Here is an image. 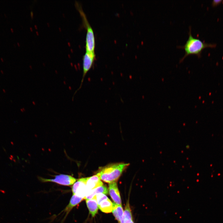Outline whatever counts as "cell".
<instances>
[{
	"mask_svg": "<svg viewBox=\"0 0 223 223\" xmlns=\"http://www.w3.org/2000/svg\"><path fill=\"white\" fill-rule=\"evenodd\" d=\"M83 21V25L87 30L85 48L86 52H95V41L93 30L89 23L86 15L81 8L77 3L76 5Z\"/></svg>",
	"mask_w": 223,
	"mask_h": 223,
	"instance_id": "obj_3",
	"label": "cell"
},
{
	"mask_svg": "<svg viewBox=\"0 0 223 223\" xmlns=\"http://www.w3.org/2000/svg\"><path fill=\"white\" fill-rule=\"evenodd\" d=\"M222 2V1H214L212 2V5L213 6H216L218 5L221 4Z\"/></svg>",
	"mask_w": 223,
	"mask_h": 223,
	"instance_id": "obj_16",
	"label": "cell"
},
{
	"mask_svg": "<svg viewBox=\"0 0 223 223\" xmlns=\"http://www.w3.org/2000/svg\"><path fill=\"white\" fill-rule=\"evenodd\" d=\"M95 196L98 205H99L102 202L108 198L106 195L102 193L98 194Z\"/></svg>",
	"mask_w": 223,
	"mask_h": 223,
	"instance_id": "obj_15",
	"label": "cell"
},
{
	"mask_svg": "<svg viewBox=\"0 0 223 223\" xmlns=\"http://www.w3.org/2000/svg\"><path fill=\"white\" fill-rule=\"evenodd\" d=\"M55 176L54 179H46L40 177L38 179L43 183L53 182L65 186L73 185L77 180L72 176L68 175L60 174Z\"/></svg>",
	"mask_w": 223,
	"mask_h": 223,
	"instance_id": "obj_5",
	"label": "cell"
},
{
	"mask_svg": "<svg viewBox=\"0 0 223 223\" xmlns=\"http://www.w3.org/2000/svg\"><path fill=\"white\" fill-rule=\"evenodd\" d=\"M98 207L102 212L106 213H110L113 209V203L108 198L102 202L98 205Z\"/></svg>",
	"mask_w": 223,
	"mask_h": 223,
	"instance_id": "obj_12",
	"label": "cell"
},
{
	"mask_svg": "<svg viewBox=\"0 0 223 223\" xmlns=\"http://www.w3.org/2000/svg\"><path fill=\"white\" fill-rule=\"evenodd\" d=\"M132 221L131 211L128 201L125 207L123 216L120 223H131Z\"/></svg>",
	"mask_w": 223,
	"mask_h": 223,
	"instance_id": "obj_14",
	"label": "cell"
},
{
	"mask_svg": "<svg viewBox=\"0 0 223 223\" xmlns=\"http://www.w3.org/2000/svg\"><path fill=\"white\" fill-rule=\"evenodd\" d=\"M131 223H134L133 222V221H132Z\"/></svg>",
	"mask_w": 223,
	"mask_h": 223,
	"instance_id": "obj_23",
	"label": "cell"
},
{
	"mask_svg": "<svg viewBox=\"0 0 223 223\" xmlns=\"http://www.w3.org/2000/svg\"><path fill=\"white\" fill-rule=\"evenodd\" d=\"M108 191L107 187L104 185H103L94 190L88 191L84 199H86V200L91 199L97 194L99 193L107 195Z\"/></svg>",
	"mask_w": 223,
	"mask_h": 223,
	"instance_id": "obj_10",
	"label": "cell"
},
{
	"mask_svg": "<svg viewBox=\"0 0 223 223\" xmlns=\"http://www.w3.org/2000/svg\"><path fill=\"white\" fill-rule=\"evenodd\" d=\"M3 91L4 93H6V91L5 89H3Z\"/></svg>",
	"mask_w": 223,
	"mask_h": 223,
	"instance_id": "obj_18",
	"label": "cell"
},
{
	"mask_svg": "<svg viewBox=\"0 0 223 223\" xmlns=\"http://www.w3.org/2000/svg\"><path fill=\"white\" fill-rule=\"evenodd\" d=\"M2 59V62H4V61H3V59H2H2Z\"/></svg>",
	"mask_w": 223,
	"mask_h": 223,
	"instance_id": "obj_22",
	"label": "cell"
},
{
	"mask_svg": "<svg viewBox=\"0 0 223 223\" xmlns=\"http://www.w3.org/2000/svg\"><path fill=\"white\" fill-rule=\"evenodd\" d=\"M1 72L2 74L3 75L4 74V72L2 70H1Z\"/></svg>",
	"mask_w": 223,
	"mask_h": 223,
	"instance_id": "obj_19",
	"label": "cell"
},
{
	"mask_svg": "<svg viewBox=\"0 0 223 223\" xmlns=\"http://www.w3.org/2000/svg\"><path fill=\"white\" fill-rule=\"evenodd\" d=\"M129 164L118 163L110 164L100 168L96 175L101 180L107 183L116 182Z\"/></svg>",
	"mask_w": 223,
	"mask_h": 223,
	"instance_id": "obj_1",
	"label": "cell"
},
{
	"mask_svg": "<svg viewBox=\"0 0 223 223\" xmlns=\"http://www.w3.org/2000/svg\"><path fill=\"white\" fill-rule=\"evenodd\" d=\"M83 198L78 197L75 195H73L69 204L63 211L66 213L65 217L70 212L72 209L79 204L81 201L84 200Z\"/></svg>",
	"mask_w": 223,
	"mask_h": 223,
	"instance_id": "obj_9",
	"label": "cell"
},
{
	"mask_svg": "<svg viewBox=\"0 0 223 223\" xmlns=\"http://www.w3.org/2000/svg\"><path fill=\"white\" fill-rule=\"evenodd\" d=\"M95 57L96 55L95 52L91 53L86 52L83 58V73L81 83L79 88L74 93L73 97L77 92L81 89L86 76L91 68L94 62Z\"/></svg>",
	"mask_w": 223,
	"mask_h": 223,
	"instance_id": "obj_4",
	"label": "cell"
},
{
	"mask_svg": "<svg viewBox=\"0 0 223 223\" xmlns=\"http://www.w3.org/2000/svg\"><path fill=\"white\" fill-rule=\"evenodd\" d=\"M112 212L116 220L120 223L122 219L124 213L121 205H118L115 203H113V209Z\"/></svg>",
	"mask_w": 223,
	"mask_h": 223,
	"instance_id": "obj_13",
	"label": "cell"
},
{
	"mask_svg": "<svg viewBox=\"0 0 223 223\" xmlns=\"http://www.w3.org/2000/svg\"><path fill=\"white\" fill-rule=\"evenodd\" d=\"M88 177L77 180L72 187L73 195L85 199L88 190L86 183Z\"/></svg>",
	"mask_w": 223,
	"mask_h": 223,
	"instance_id": "obj_6",
	"label": "cell"
},
{
	"mask_svg": "<svg viewBox=\"0 0 223 223\" xmlns=\"http://www.w3.org/2000/svg\"><path fill=\"white\" fill-rule=\"evenodd\" d=\"M216 46V45L215 44L207 43L193 37L190 27L188 39L184 46H179V48L184 49L185 52L184 56L180 60V62L183 61L187 56L191 55H196L199 57H200L204 49L207 48H214Z\"/></svg>",
	"mask_w": 223,
	"mask_h": 223,
	"instance_id": "obj_2",
	"label": "cell"
},
{
	"mask_svg": "<svg viewBox=\"0 0 223 223\" xmlns=\"http://www.w3.org/2000/svg\"><path fill=\"white\" fill-rule=\"evenodd\" d=\"M86 203L90 213L93 217H94L97 213L99 208L96 196L91 199L86 200Z\"/></svg>",
	"mask_w": 223,
	"mask_h": 223,
	"instance_id": "obj_11",
	"label": "cell"
},
{
	"mask_svg": "<svg viewBox=\"0 0 223 223\" xmlns=\"http://www.w3.org/2000/svg\"><path fill=\"white\" fill-rule=\"evenodd\" d=\"M10 158V160H13V158Z\"/></svg>",
	"mask_w": 223,
	"mask_h": 223,
	"instance_id": "obj_20",
	"label": "cell"
},
{
	"mask_svg": "<svg viewBox=\"0 0 223 223\" xmlns=\"http://www.w3.org/2000/svg\"><path fill=\"white\" fill-rule=\"evenodd\" d=\"M11 157H12V158H13V156H12V155H11Z\"/></svg>",
	"mask_w": 223,
	"mask_h": 223,
	"instance_id": "obj_21",
	"label": "cell"
},
{
	"mask_svg": "<svg viewBox=\"0 0 223 223\" xmlns=\"http://www.w3.org/2000/svg\"><path fill=\"white\" fill-rule=\"evenodd\" d=\"M103 185L102 182L97 175L88 177L86 183L88 191L94 190Z\"/></svg>",
	"mask_w": 223,
	"mask_h": 223,
	"instance_id": "obj_8",
	"label": "cell"
},
{
	"mask_svg": "<svg viewBox=\"0 0 223 223\" xmlns=\"http://www.w3.org/2000/svg\"><path fill=\"white\" fill-rule=\"evenodd\" d=\"M186 148L187 149H189L190 148V146L189 145L186 146Z\"/></svg>",
	"mask_w": 223,
	"mask_h": 223,
	"instance_id": "obj_17",
	"label": "cell"
},
{
	"mask_svg": "<svg viewBox=\"0 0 223 223\" xmlns=\"http://www.w3.org/2000/svg\"><path fill=\"white\" fill-rule=\"evenodd\" d=\"M109 193L114 203L117 205H121V198L116 182L109 184Z\"/></svg>",
	"mask_w": 223,
	"mask_h": 223,
	"instance_id": "obj_7",
	"label": "cell"
}]
</instances>
